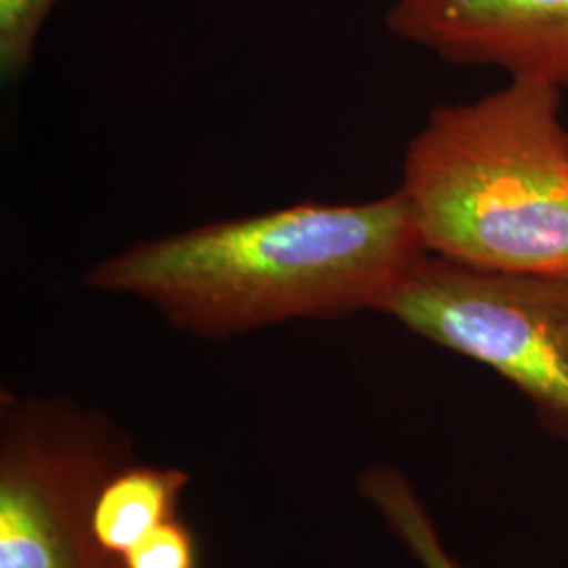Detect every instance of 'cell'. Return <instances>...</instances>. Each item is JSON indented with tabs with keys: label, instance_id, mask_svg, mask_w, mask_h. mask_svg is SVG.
I'll list each match as a JSON object with an SVG mask.
<instances>
[{
	"label": "cell",
	"instance_id": "obj_8",
	"mask_svg": "<svg viewBox=\"0 0 568 568\" xmlns=\"http://www.w3.org/2000/svg\"><path fill=\"white\" fill-rule=\"evenodd\" d=\"M447 568H466V567H464V565H453V567H447Z\"/></svg>",
	"mask_w": 568,
	"mask_h": 568
},
{
	"label": "cell",
	"instance_id": "obj_3",
	"mask_svg": "<svg viewBox=\"0 0 568 568\" xmlns=\"http://www.w3.org/2000/svg\"><path fill=\"white\" fill-rule=\"evenodd\" d=\"M384 316L501 375L568 443V272H508L426 253Z\"/></svg>",
	"mask_w": 568,
	"mask_h": 568
},
{
	"label": "cell",
	"instance_id": "obj_2",
	"mask_svg": "<svg viewBox=\"0 0 568 568\" xmlns=\"http://www.w3.org/2000/svg\"><path fill=\"white\" fill-rule=\"evenodd\" d=\"M565 93L509 79L438 105L406 145L405 194L427 253L508 272H568Z\"/></svg>",
	"mask_w": 568,
	"mask_h": 568
},
{
	"label": "cell",
	"instance_id": "obj_5",
	"mask_svg": "<svg viewBox=\"0 0 568 568\" xmlns=\"http://www.w3.org/2000/svg\"><path fill=\"white\" fill-rule=\"evenodd\" d=\"M386 28L447 63L499 68L568 95V0H394Z\"/></svg>",
	"mask_w": 568,
	"mask_h": 568
},
{
	"label": "cell",
	"instance_id": "obj_1",
	"mask_svg": "<svg viewBox=\"0 0 568 568\" xmlns=\"http://www.w3.org/2000/svg\"><path fill=\"white\" fill-rule=\"evenodd\" d=\"M427 248L400 190L192 225L91 265L84 286L156 310L175 331L230 339L295 321L382 312Z\"/></svg>",
	"mask_w": 568,
	"mask_h": 568
},
{
	"label": "cell",
	"instance_id": "obj_6",
	"mask_svg": "<svg viewBox=\"0 0 568 568\" xmlns=\"http://www.w3.org/2000/svg\"><path fill=\"white\" fill-rule=\"evenodd\" d=\"M187 476L178 467L116 462L95 488L89 523L103 556L121 560L152 532L180 516Z\"/></svg>",
	"mask_w": 568,
	"mask_h": 568
},
{
	"label": "cell",
	"instance_id": "obj_4",
	"mask_svg": "<svg viewBox=\"0 0 568 568\" xmlns=\"http://www.w3.org/2000/svg\"><path fill=\"white\" fill-rule=\"evenodd\" d=\"M114 447L116 432L93 410L2 394L0 568H116L89 523Z\"/></svg>",
	"mask_w": 568,
	"mask_h": 568
},
{
	"label": "cell",
	"instance_id": "obj_7",
	"mask_svg": "<svg viewBox=\"0 0 568 568\" xmlns=\"http://www.w3.org/2000/svg\"><path fill=\"white\" fill-rule=\"evenodd\" d=\"M61 0H0V77L23 81L34 63L42 30Z\"/></svg>",
	"mask_w": 568,
	"mask_h": 568
}]
</instances>
